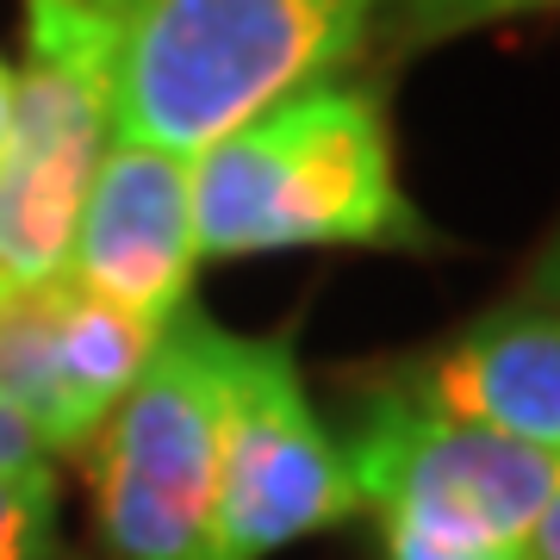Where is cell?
Listing matches in <instances>:
<instances>
[{"label": "cell", "mask_w": 560, "mask_h": 560, "mask_svg": "<svg viewBox=\"0 0 560 560\" xmlns=\"http://www.w3.org/2000/svg\"><path fill=\"white\" fill-rule=\"evenodd\" d=\"M355 486L337 430L305 393L287 337H237L224 381V455L212 560H268L293 541L349 523Z\"/></svg>", "instance_id": "obj_6"}, {"label": "cell", "mask_w": 560, "mask_h": 560, "mask_svg": "<svg viewBox=\"0 0 560 560\" xmlns=\"http://www.w3.org/2000/svg\"><path fill=\"white\" fill-rule=\"evenodd\" d=\"M106 0H25V69L0 162V287L69 275L75 224L113 143Z\"/></svg>", "instance_id": "obj_4"}, {"label": "cell", "mask_w": 560, "mask_h": 560, "mask_svg": "<svg viewBox=\"0 0 560 560\" xmlns=\"http://www.w3.org/2000/svg\"><path fill=\"white\" fill-rule=\"evenodd\" d=\"M399 381L442 418L560 460V305L536 287L460 324L423 361H405Z\"/></svg>", "instance_id": "obj_8"}, {"label": "cell", "mask_w": 560, "mask_h": 560, "mask_svg": "<svg viewBox=\"0 0 560 560\" xmlns=\"http://www.w3.org/2000/svg\"><path fill=\"white\" fill-rule=\"evenodd\" d=\"M529 560H560V486L548 492L536 529H529Z\"/></svg>", "instance_id": "obj_13"}, {"label": "cell", "mask_w": 560, "mask_h": 560, "mask_svg": "<svg viewBox=\"0 0 560 560\" xmlns=\"http://www.w3.org/2000/svg\"><path fill=\"white\" fill-rule=\"evenodd\" d=\"M0 467H44L38 436H32L13 411H0Z\"/></svg>", "instance_id": "obj_12"}, {"label": "cell", "mask_w": 560, "mask_h": 560, "mask_svg": "<svg viewBox=\"0 0 560 560\" xmlns=\"http://www.w3.org/2000/svg\"><path fill=\"white\" fill-rule=\"evenodd\" d=\"M529 287H536L541 300H555V305H560V237L548 243V256H541V268H536V280H529Z\"/></svg>", "instance_id": "obj_15"}, {"label": "cell", "mask_w": 560, "mask_h": 560, "mask_svg": "<svg viewBox=\"0 0 560 560\" xmlns=\"http://www.w3.org/2000/svg\"><path fill=\"white\" fill-rule=\"evenodd\" d=\"M337 448L355 504L374 511V523L467 548H523L548 492L560 486L555 455L442 418L399 374L349 393Z\"/></svg>", "instance_id": "obj_5"}, {"label": "cell", "mask_w": 560, "mask_h": 560, "mask_svg": "<svg viewBox=\"0 0 560 560\" xmlns=\"http://www.w3.org/2000/svg\"><path fill=\"white\" fill-rule=\"evenodd\" d=\"M231 349L224 324L180 305L131 393L81 448L94 523L119 560H212Z\"/></svg>", "instance_id": "obj_3"}, {"label": "cell", "mask_w": 560, "mask_h": 560, "mask_svg": "<svg viewBox=\"0 0 560 560\" xmlns=\"http://www.w3.org/2000/svg\"><path fill=\"white\" fill-rule=\"evenodd\" d=\"M548 7H560V0H381V20L399 50H423L455 32H474V25L523 20V13H548Z\"/></svg>", "instance_id": "obj_9"}, {"label": "cell", "mask_w": 560, "mask_h": 560, "mask_svg": "<svg viewBox=\"0 0 560 560\" xmlns=\"http://www.w3.org/2000/svg\"><path fill=\"white\" fill-rule=\"evenodd\" d=\"M194 261V162L113 138L81 206L69 280L150 324H168L187 305Z\"/></svg>", "instance_id": "obj_7"}, {"label": "cell", "mask_w": 560, "mask_h": 560, "mask_svg": "<svg viewBox=\"0 0 560 560\" xmlns=\"http://www.w3.org/2000/svg\"><path fill=\"white\" fill-rule=\"evenodd\" d=\"M194 243L206 261L280 249H436L405 194L386 101L318 81L194 156Z\"/></svg>", "instance_id": "obj_1"}, {"label": "cell", "mask_w": 560, "mask_h": 560, "mask_svg": "<svg viewBox=\"0 0 560 560\" xmlns=\"http://www.w3.org/2000/svg\"><path fill=\"white\" fill-rule=\"evenodd\" d=\"M381 560H529V541L523 548H467V541H442V536H423V529L381 523Z\"/></svg>", "instance_id": "obj_11"}, {"label": "cell", "mask_w": 560, "mask_h": 560, "mask_svg": "<svg viewBox=\"0 0 560 560\" xmlns=\"http://www.w3.org/2000/svg\"><path fill=\"white\" fill-rule=\"evenodd\" d=\"M381 0H106L113 138L200 156L361 57Z\"/></svg>", "instance_id": "obj_2"}, {"label": "cell", "mask_w": 560, "mask_h": 560, "mask_svg": "<svg viewBox=\"0 0 560 560\" xmlns=\"http://www.w3.org/2000/svg\"><path fill=\"white\" fill-rule=\"evenodd\" d=\"M57 541V480L44 467H0V560H44Z\"/></svg>", "instance_id": "obj_10"}, {"label": "cell", "mask_w": 560, "mask_h": 560, "mask_svg": "<svg viewBox=\"0 0 560 560\" xmlns=\"http://www.w3.org/2000/svg\"><path fill=\"white\" fill-rule=\"evenodd\" d=\"M13 113H20V69L0 57V162H7V143H13Z\"/></svg>", "instance_id": "obj_14"}]
</instances>
